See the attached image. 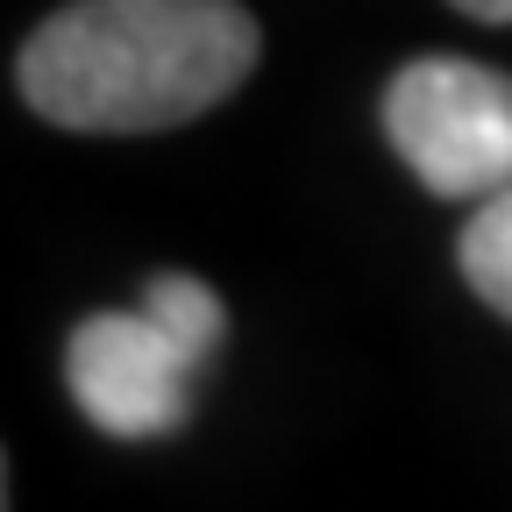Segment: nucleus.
<instances>
[{
  "instance_id": "obj_4",
  "label": "nucleus",
  "mask_w": 512,
  "mask_h": 512,
  "mask_svg": "<svg viewBox=\"0 0 512 512\" xmlns=\"http://www.w3.org/2000/svg\"><path fill=\"white\" fill-rule=\"evenodd\" d=\"M456 256H463L470 292H477L491 313H505V320H512V185H505V192H491V200H477V214L463 221Z\"/></svg>"
},
{
  "instance_id": "obj_2",
  "label": "nucleus",
  "mask_w": 512,
  "mask_h": 512,
  "mask_svg": "<svg viewBox=\"0 0 512 512\" xmlns=\"http://www.w3.org/2000/svg\"><path fill=\"white\" fill-rule=\"evenodd\" d=\"M384 143L434 200H491L512 185V72L413 57L384 86Z\"/></svg>"
},
{
  "instance_id": "obj_3",
  "label": "nucleus",
  "mask_w": 512,
  "mask_h": 512,
  "mask_svg": "<svg viewBox=\"0 0 512 512\" xmlns=\"http://www.w3.org/2000/svg\"><path fill=\"white\" fill-rule=\"evenodd\" d=\"M214 349L178 335L157 306L143 313H86L64 342V384L79 413L114 441H150L185 427L192 413V377Z\"/></svg>"
},
{
  "instance_id": "obj_5",
  "label": "nucleus",
  "mask_w": 512,
  "mask_h": 512,
  "mask_svg": "<svg viewBox=\"0 0 512 512\" xmlns=\"http://www.w3.org/2000/svg\"><path fill=\"white\" fill-rule=\"evenodd\" d=\"M463 15H477V22H512V0H456Z\"/></svg>"
},
{
  "instance_id": "obj_1",
  "label": "nucleus",
  "mask_w": 512,
  "mask_h": 512,
  "mask_svg": "<svg viewBox=\"0 0 512 512\" xmlns=\"http://www.w3.org/2000/svg\"><path fill=\"white\" fill-rule=\"evenodd\" d=\"M264 57L235 0H79L22 43V100L79 136H157L221 107Z\"/></svg>"
}]
</instances>
